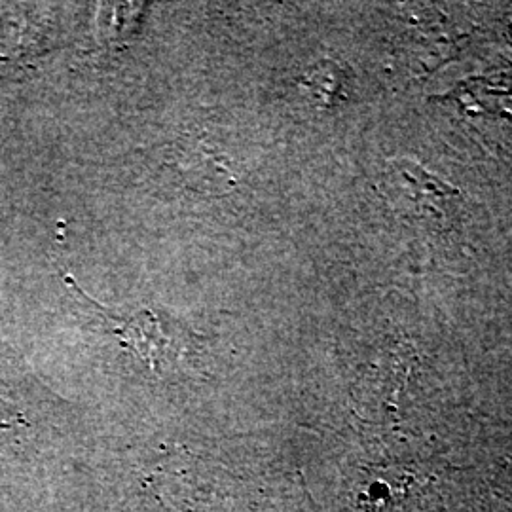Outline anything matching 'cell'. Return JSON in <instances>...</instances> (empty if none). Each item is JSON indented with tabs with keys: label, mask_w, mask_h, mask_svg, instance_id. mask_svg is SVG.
<instances>
[{
	"label": "cell",
	"mask_w": 512,
	"mask_h": 512,
	"mask_svg": "<svg viewBox=\"0 0 512 512\" xmlns=\"http://www.w3.org/2000/svg\"><path fill=\"white\" fill-rule=\"evenodd\" d=\"M67 285L73 287L82 302H88L97 315L103 317L120 344L139 355L152 370L175 363L190 340V334L165 313L147 308L135 311L133 315H118L103 304H97L92 296L78 291L73 279H67Z\"/></svg>",
	"instance_id": "obj_1"
},
{
	"label": "cell",
	"mask_w": 512,
	"mask_h": 512,
	"mask_svg": "<svg viewBox=\"0 0 512 512\" xmlns=\"http://www.w3.org/2000/svg\"><path fill=\"white\" fill-rule=\"evenodd\" d=\"M399 175L403 177L404 188L408 190L414 202L421 203V207L437 209L439 205L452 202L458 198L459 190L452 184L444 183L437 175L425 171L421 165L414 164L412 160L397 162Z\"/></svg>",
	"instance_id": "obj_2"
}]
</instances>
